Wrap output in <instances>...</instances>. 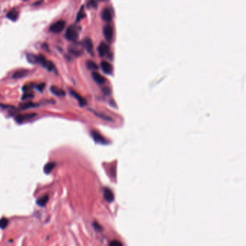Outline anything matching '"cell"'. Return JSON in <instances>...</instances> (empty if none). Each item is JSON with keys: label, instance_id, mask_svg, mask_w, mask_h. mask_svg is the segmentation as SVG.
I'll list each match as a JSON object with an SVG mask.
<instances>
[{"label": "cell", "instance_id": "6da1fadb", "mask_svg": "<svg viewBox=\"0 0 246 246\" xmlns=\"http://www.w3.org/2000/svg\"><path fill=\"white\" fill-rule=\"evenodd\" d=\"M66 38L70 41H75L78 37V31L74 26H69L67 28L65 35Z\"/></svg>", "mask_w": 246, "mask_h": 246}, {"label": "cell", "instance_id": "7a4b0ae2", "mask_svg": "<svg viewBox=\"0 0 246 246\" xmlns=\"http://www.w3.org/2000/svg\"><path fill=\"white\" fill-rule=\"evenodd\" d=\"M37 63L41 64L43 67L47 68V69L50 71H53V70L54 69V65H53V63L48 60L46 58V57H45L44 56H43V55L37 56Z\"/></svg>", "mask_w": 246, "mask_h": 246}, {"label": "cell", "instance_id": "3957f363", "mask_svg": "<svg viewBox=\"0 0 246 246\" xmlns=\"http://www.w3.org/2000/svg\"><path fill=\"white\" fill-rule=\"evenodd\" d=\"M66 26V22L64 20H58L53 23L50 27V30L52 33H60L64 30Z\"/></svg>", "mask_w": 246, "mask_h": 246}, {"label": "cell", "instance_id": "277c9868", "mask_svg": "<svg viewBox=\"0 0 246 246\" xmlns=\"http://www.w3.org/2000/svg\"><path fill=\"white\" fill-rule=\"evenodd\" d=\"M103 34L107 41L108 42L112 41V39H113L114 31H113V28H112V27L110 25H107L104 27Z\"/></svg>", "mask_w": 246, "mask_h": 246}, {"label": "cell", "instance_id": "5b68a950", "mask_svg": "<svg viewBox=\"0 0 246 246\" xmlns=\"http://www.w3.org/2000/svg\"><path fill=\"white\" fill-rule=\"evenodd\" d=\"M91 135L94 138V140H95V141H96L97 143H100V144H106L107 143V140H105V137L96 130L91 131Z\"/></svg>", "mask_w": 246, "mask_h": 246}, {"label": "cell", "instance_id": "8992f818", "mask_svg": "<svg viewBox=\"0 0 246 246\" xmlns=\"http://www.w3.org/2000/svg\"><path fill=\"white\" fill-rule=\"evenodd\" d=\"M36 116V114L35 113H29V114H24V115H19L16 116V121L19 123L24 122L25 120H28V119H33Z\"/></svg>", "mask_w": 246, "mask_h": 246}, {"label": "cell", "instance_id": "52a82bcc", "mask_svg": "<svg viewBox=\"0 0 246 246\" xmlns=\"http://www.w3.org/2000/svg\"><path fill=\"white\" fill-rule=\"evenodd\" d=\"M104 198L109 203L112 202L114 199H115V196H114L113 192L109 188H105L104 189Z\"/></svg>", "mask_w": 246, "mask_h": 246}, {"label": "cell", "instance_id": "ba28073f", "mask_svg": "<svg viewBox=\"0 0 246 246\" xmlns=\"http://www.w3.org/2000/svg\"><path fill=\"white\" fill-rule=\"evenodd\" d=\"M70 94H71V95H72L75 99H76L77 100H78V103H79V105H81V107H84L86 105V99H84V97H82L81 96H80V95H78L77 92H76L75 91H74V90H71V91H70Z\"/></svg>", "mask_w": 246, "mask_h": 246}, {"label": "cell", "instance_id": "9c48e42d", "mask_svg": "<svg viewBox=\"0 0 246 246\" xmlns=\"http://www.w3.org/2000/svg\"><path fill=\"white\" fill-rule=\"evenodd\" d=\"M101 68H102V71L106 74H112V66L107 61H102L101 63Z\"/></svg>", "mask_w": 246, "mask_h": 246}, {"label": "cell", "instance_id": "30bf717a", "mask_svg": "<svg viewBox=\"0 0 246 246\" xmlns=\"http://www.w3.org/2000/svg\"><path fill=\"white\" fill-rule=\"evenodd\" d=\"M109 50V46L105 43H102L98 47V52H99V54L100 56H104L107 54Z\"/></svg>", "mask_w": 246, "mask_h": 246}, {"label": "cell", "instance_id": "8fae6325", "mask_svg": "<svg viewBox=\"0 0 246 246\" xmlns=\"http://www.w3.org/2000/svg\"><path fill=\"white\" fill-rule=\"evenodd\" d=\"M50 91L53 95H55L56 96L58 97H64L66 95L65 91L63 89H61L60 88H58L57 86H50Z\"/></svg>", "mask_w": 246, "mask_h": 246}, {"label": "cell", "instance_id": "7c38bea8", "mask_svg": "<svg viewBox=\"0 0 246 246\" xmlns=\"http://www.w3.org/2000/svg\"><path fill=\"white\" fill-rule=\"evenodd\" d=\"M102 18L105 22H110L112 20V13H111L110 9H107V8L103 9L102 12Z\"/></svg>", "mask_w": 246, "mask_h": 246}, {"label": "cell", "instance_id": "4fadbf2b", "mask_svg": "<svg viewBox=\"0 0 246 246\" xmlns=\"http://www.w3.org/2000/svg\"><path fill=\"white\" fill-rule=\"evenodd\" d=\"M92 77H93V79L95 80V82L99 84H103L105 82V81H106L105 78H104L100 74H99L98 72H96V71H94V72L92 73Z\"/></svg>", "mask_w": 246, "mask_h": 246}, {"label": "cell", "instance_id": "5bb4252c", "mask_svg": "<svg viewBox=\"0 0 246 246\" xmlns=\"http://www.w3.org/2000/svg\"><path fill=\"white\" fill-rule=\"evenodd\" d=\"M19 17V12L16 9H12L7 14V17L12 21H16Z\"/></svg>", "mask_w": 246, "mask_h": 246}, {"label": "cell", "instance_id": "9a60e30c", "mask_svg": "<svg viewBox=\"0 0 246 246\" xmlns=\"http://www.w3.org/2000/svg\"><path fill=\"white\" fill-rule=\"evenodd\" d=\"M48 195H44V196L39 198L37 200V202H36V203H37V204L38 205V206H45L46 205V204L48 203Z\"/></svg>", "mask_w": 246, "mask_h": 246}, {"label": "cell", "instance_id": "2e32d148", "mask_svg": "<svg viewBox=\"0 0 246 246\" xmlns=\"http://www.w3.org/2000/svg\"><path fill=\"white\" fill-rule=\"evenodd\" d=\"M84 47L86 49L88 53H92V50H93V44H92V42L90 40L89 38H86L84 42Z\"/></svg>", "mask_w": 246, "mask_h": 246}, {"label": "cell", "instance_id": "e0dca14e", "mask_svg": "<svg viewBox=\"0 0 246 246\" xmlns=\"http://www.w3.org/2000/svg\"><path fill=\"white\" fill-rule=\"evenodd\" d=\"M28 74V71L27 70H22V71H16L15 73H14V74L12 75V78H24L25 76H26Z\"/></svg>", "mask_w": 246, "mask_h": 246}, {"label": "cell", "instance_id": "ac0fdd59", "mask_svg": "<svg viewBox=\"0 0 246 246\" xmlns=\"http://www.w3.org/2000/svg\"><path fill=\"white\" fill-rule=\"evenodd\" d=\"M55 166H56V164H55V163L53 162L48 163V164L44 166V172L46 173V174H50V173L53 171V168H55Z\"/></svg>", "mask_w": 246, "mask_h": 246}, {"label": "cell", "instance_id": "d6986e66", "mask_svg": "<svg viewBox=\"0 0 246 246\" xmlns=\"http://www.w3.org/2000/svg\"><path fill=\"white\" fill-rule=\"evenodd\" d=\"M37 106H38L37 104L33 103V102H25V103L20 105V107L22 108V109H29V108L36 107H37Z\"/></svg>", "mask_w": 246, "mask_h": 246}, {"label": "cell", "instance_id": "ffe728a7", "mask_svg": "<svg viewBox=\"0 0 246 246\" xmlns=\"http://www.w3.org/2000/svg\"><path fill=\"white\" fill-rule=\"evenodd\" d=\"M27 59L31 64H36L37 63V56H35L31 53L27 54Z\"/></svg>", "mask_w": 246, "mask_h": 246}, {"label": "cell", "instance_id": "44dd1931", "mask_svg": "<svg viewBox=\"0 0 246 246\" xmlns=\"http://www.w3.org/2000/svg\"><path fill=\"white\" fill-rule=\"evenodd\" d=\"M8 224H9V220L5 217H3L0 220V228L2 230H5L7 227Z\"/></svg>", "mask_w": 246, "mask_h": 246}, {"label": "cell", "instance_id": "7402d4cb", "mask_svg": "<svg viewBox=\"0 0 246 246\" xmlns=\"http://www.w3.org/2000/svg\"><path fill=\"white\" fill-rule=\"evenodd\" d=\"M86 65L87 67L91 70H94V71H95V70H97L98 68L97 65L95 62H93V61H87Z\"/></svg>", "mask_w": 246, "mask_h": 246}, {"label": "cell", "instance_id": "603a6c76", "mask_svg": "<svg viewBox=\"0 0 246 246\" xmlns=\"http://www.w3.org/2000/svg\"><path fill=\"white\" fill-rule=\"evenodd\" d=\"M84 17H85V13H84V7H81V10L78 12V15H77V17H76V21L77 22H78V21H80L81 19H82L83 18H84Z\"/></svg>", "mask_w": 246, "mask_h": 246}, {"label": "cell", "instance_id": "cb8c5ba5", "mask_svg": "<svg viewBox=\"0 0 246 246\" xmlns=\"http://www.w3.org/2000/svg\"><path fill=\"white\" fill-rule=\"evenodd\" d=\"M109 246H123V245L119 240H112L109 243Z\"/></svg>", "mask_w": 246, "mask_h": 246}, {"label": "cell", "instance_id": "d4e9b609", "mask_svg": "<svg viewBox=\"0 0 246 246\" xmlns=\"http://www.w3.org/2000/svg\"><path fill=\"white\" fill-rule=\"evenodd\" d=\"M33 97V95L31 93H25L22 97V100H28Z\"/></svg>", "mask_w": 246, "mask_h": 246}, {"label": "cell", "instance_id": "484cf974", "mask_svg": "<svg viewBox=\"0 0 246 246\" xmlns=\"http://www.w3.org/2000/svg\"><path fill=\"white\" fill-rule=\"evenodd\" d=\"M45 86H46V85H45V84H38V85L36 86V88H37V89L38 90V91H43V89H44V88H45Z\"/></svg>", "mask_w": 246, "mask_h": 246}, {"label": "cell", "instance_id": "4316f807", "mask_svg": "<svg viewBox=\"0 0 246 246\" xmlns=\"http://www.w3.org/2000/svg\"><path fill=\"white\" fill-rule=\"evenodd\" d=\"M94 227H95V230H98V231H101V230H102V227H101L100 225H99V224H98L97 223H96V222H95V223H94Z\"/></svg>", "mask_w": 246, "mask_h": 246}, {"label": "cell", "instance_id": "83f0119b", "mask_svg": "<svg viewBox=\"0 0 246 246\" xmlns=\"http://www.w3.org/2000/svg\"><path fill=\"white\" fill-rule=\"evenodd\" d=\"M25 1H26V0H25Z\"/></svg>", "mask_w": 246, "mask_h": 246}]
</instances>
